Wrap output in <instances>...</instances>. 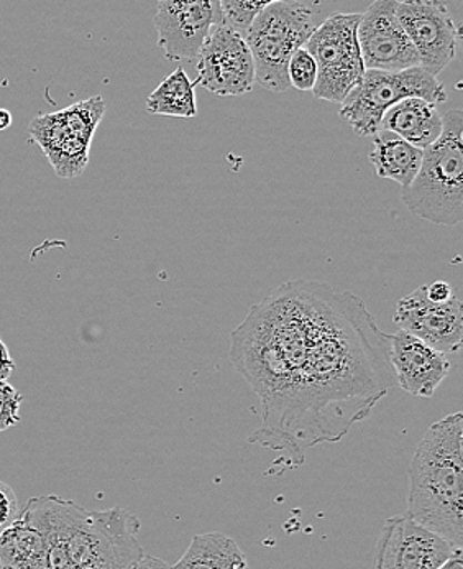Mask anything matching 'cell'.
Returning <instances> with one entry per match:
<instances>
[{"label":"cell","mask_w":463,"mask_h":569,"mask_svg":"<svg viewBox=\"0 0 463 569\" xmlns=\"http://www.w3.org/2000/svg\"><path fill=\"white\" fill-rule=\"evenodd\" d=\"M231 361L260 397L253 445L291 465L335 443L396 386L390 341L365 303L328 283L294 280L252 307L232 332Z\"/></svg>","instance_id":"6da1fadb"},{"label":"cell","mask_w":463,"mask_h":569,"mask_svg":"<svg viewBox=\"0 0 463 569\" xmlns=\"http://www.w3.org/2000/svg\"><path fill=\"white\" fill-rule=\"evenodd\" d=\"M22 512L43 533L50 569H132L145 555L142 523L122 507L89 512L73 500L41 496Z\"/></svg>","instance_id":"7a4b0ae2"},{"label":"cell","mask_w":463,"mask_h":569,"mask_svg":"<svg viewBox=\"0 0 463 569\" xmlns=\"http://www.w3.org/2000/svg\"><path fill=\"white\" fill-rule=\"evenodd\" d=\"M463 415L431 425L410 468L406 516L463 548Z\"/></svg>","instance_id":"3957f363"},{"label":"cell","mask_w":463,"mask_h":569,"mask_svg":"<svg viewBox=\"0 0 463 569\" xmlns=\"http://www.w3.org/2000/svg\"><path fill=\"white\" fill-rule=\"evenodd\" d=\"M463 112L442 116V132L423 150L416 178L401 188V200L413 214L439 226H457L463 219Z\"/></svg>","instance_id":"277c9868"},{"label":"cell","mask_w":463,"mask_h":569,"mask_svg":"<svg viewBox=\"0 0 463 569\" xmlns=\"http://www.w3.org/2000/svg\"><path fill=\"white\" fill-rule=\"evenodd\" d=\"M314 29L311 9L303 3L281 0L263 9L243 33L255 63V82L266 91H288V63Z\"/></svg>","instance_id":"5b68a950"},{"label":"cell","mask_w":463,"mask_h":569,"mask_svg":"<svg viewBox=\"0 0 463 569\" xmlns=\"http://www.w3.org/2000/svg\"><path fill=\"white\" fill-rule=\"evenodd\" d=\"M410 98L441 104L447 101V91L437 77L421 67L403 71L366 70L362 82L342 101L339 114L359 136H376L387 109Z\"/></svg>","instance_id":"8992f818"},{"label":"cell","mask_w":463,"mask_h":569,"mask_svg":"<svg viewBox=\"0 0 463 569\" xmlns=\"http://www.w3.org/2000/svg\"><path fill=\"white\" fill-rule=\"evenodd\" d=\"M362 13H334L315 27L306 44L318 64L315 98L342 104L365 74L356 29Z\"/></svg>","instance_id":"52a82bcc"},{"label":"cell","mask_w":463,"mask_h":569,"mask_svg":"<svg viewBox=\"0 0 463 569\" xmlns=\"http://www.w3.org/2000/svg\"><path fill=\"white\" fill-rule=\"evenodd\" d=\"M104 114V99L95 96L53 114L33 119L30 137L36 140L58 177L77 178L85 170L92 137Z\"/></svg>","instance_id":"ba28073f"},{"label":"cell","mask_w":463,"mask_h":569,"mask_svg":"<svg viewBox=\"0 0 463 569\" xmlns=\"http://www.w3.org/2000/svg\"><path fill=\"white\" fill-rule=\"evenodd\" d=\"M224 23L221 0H158L154 29L168 61H195L209 32Z\"/></svg>","instance_id":"9c48e42d"},{"label":"cell","mask_w":463,"mask_h":569,"mask_svg":"<svg viewBox=\"0 0 463 569\" xmlns=\"http://www.w3.org/2000/svg\"><path fill=\"white\" fill-rule=\"evenodd\" d=\"M195 61V81L212 94L242 96L255 84V63L245 37L225 22L209 32Z\"/></svg>","instance_id":"30bf717a"},{"label":"cell","mask_w":463,"mask_h":569,"mask_svg":"<svg viewBox=\"0 0 463 569\" xmlns=\"http://www.w3.org/2000/svg\"><path fill=\"white\" fill-rule=\"evenodd\" d=\"M396 16L420 54V67L441 74L454 60L461 37L444 0H403Z\"/></svg>","instance_id":"8fae6325"},{"label":"cell","mask_w":463,"mask_h":569,"mask_svg":"<svg viewBox=\"0 0 463 569\" xmlns=\"http://www.w3.org/2000/svg\"><path fill=\"white\" fill-rule=\"evenodd\" d=\"M400 0H375L360 17L356 39L365 70L403 71L420 67V54L397 20Z\"/></svg>","instance_id":"7c38bea8"},{"label":"cell","mask_w":463,"mask_h":569,"mask_svg":"<svg viewBox=\"0 0 463 569\" xmlns=\"http://www.w3.org/2000/svg\"><path fill=\"white\" fill-rule=\"evenodd\" d=\"M462 548L424 529L407 516L383 523L376 543L375 569H439Z\"/></svg>","instance_id":"4fadbf2b"},{"label":"cell","mask_w":463,"mask_h":569,"mask_svg":"<svg viewBox=\"0 0 463 569\" xmlns=\"http://www.w3.org/2000/svg\"><path fill=\"white\" fill-rule=\"evenodd\" d=\"M393 320L401 331L416 336L442 355L461 351L463 307L457 295L444 303H434L425 293V284H421L397 301Z\"/></svg>","instance_id":"5bb4252c"},{"label":"cell","mask_w":463,"mask_h":569,"mask_svg":"<svg viewBox=\"0 0 463 569\" xmlns=\"http://www.w3.org/2000/svg\"><path fill=\"white\" fill-rule=\"evenodd\" d=\"M387 341L396 386L414 397L429 399L434 396L452 369L445 355L401 329L387 335Z\"/></svg>","instance_id":"9a60e30c"},{"label":"cell","mask_w":463,"mask_h":569,"mask_svg":"<svg viewBox=\"0 0 463 569\" xmlns=\"http://www.w3.org/2000/svg\"><path fill=\"white\" fill-rule=\"evenodd\" d=\"M380 130L394 133L417 149H425L442 132V116L437 104L421 98L403 99L387 109Z\"/></svg>","instance_id":"2e32d148"},{"label":"cell","mask_w":463,"mask_h":569,"mask_svg":"<svg viewBox=\"0 0 463 569\" xmlns=\"http://www.w3.org/2000/svg\"><path fill=\"white\" fill-rule=\"evenodd\" d=\"M2 569H50L47 543L39 527L20 512L19 519L0 535Z\"/></svg>","instance_id":"e0dca14e"},{"label":"cell","mask_w":463,"mask_h":569,"mask_svg":"<svg viewBox=\"0 0 463 569\" xmlns=\"http://www.w3.org/2000/svg\"><path fill=\"white\" fill-rule=\"evenodd\" d=\"M170 569H249V560L233 538L211 531L194 535L183 557Z\"/></svg>","instance_id":"ac0fdd59"},{"label":"cell","mask_w":463,"mask_h":569,"mask_svg":"<svg viewBox=\"0 0 463 569\" xmlns=\"http://www.w3.org/2000/svg\"><path fill=\"white\" fill-rule=\"evenodd\" d=\"M379 177L396 181L401 188L411 184L423 162V149L411 146L406 140L387 133L373 136V150L369 156Z\"/></svg>","instance_id":"d6986e66"},{"label":"cell","mask_w":463,"mask_h":569,"mask_svg":"<svg viewBox=\"0 0 463 569\" xmlns=\"http://www.w3.org/2000/svg\"><path fill=\"white\" fill-rule=\"evenodd\" d=\"M195 88H198V81H191L187 71L178 68L149 96L147 111L153 116L195 118L198 116Z\"/></svg>","instance_id":"ffe728a7"},{"label":"cell","mask_w":463,"mask_h":569,"mask_svg":"<svg viewBox=\"0 0 463 569\" xmlns=\"http://www.w3.org/2000/svg\"><path fill=\"white\" fill-rule=\"evenodd\" d=\"M274 2L281 0H221L224 22L243 36L252 20Z\"/></svg>","instance_id":"44dd1931"},{"label":"cell","mask_w":463,"mask_h":569,"mask_svg":"<svg viewBox=\"0 0 463 569\" xmlns=\"http://www.w3.org/2000/svg\"><path fill=\"white\" fill-rule=\"evenodd\" d=\"M288 80L298 91H312L318 80V64L306 47L298 48L288 63Z\"/></svg>","instance_id":"7402d4cb"},{"label":"cell","mask_w":463,"mask_h":569,"mask_svg":"<svg viewBox=\"0 0 463 569\" xmlns=\"http://www.w3.org/2000/svg\"><path fill=\"white\" fill-rule=\"evenodd\" d=\"M23 397L7 380H0V433L20 421Z\"/></svg>","instance_id":"603a6c76"},{"label":"cell","mask_w":463,"mask_h":569,"mask_svg":"<svg viewBox=\"0 0 463 569\" xmlns=\"http://www.w3.org/2000/svg\"><path fill=\"white\" fill-rule=\"evenodd\" d=\"M19 516L20 507L16 490L0 481V535L9 529Z\"/></svg>","instance_id":"cb8c5ba5"},{"label":"cell","mask_w":463,"mask_h":569,"mask_svg":"<svg viewBox=\"0 0 463 569\" xmlns=\"http://www.w3.org/2000/svg\"><path fill=\"white\" fill-rule=\"evenodd\" d=\"M425 293H427L429 300L434 301V303H444V301L451 300L454 297L451 284L444 282V280L425 284Z\"/></svg>","instance_id":"d4e9b609"},{"label":"cell","mask_w":463,"mask_h":569,"mask_svg":"<svg viewBox=\"0 0 463 569\" xmlns=\"http://www.w3.org/2000/svg\"><path fill=\"white\" fill-rule=\"evenodd\" d=\"M13 370H16V361L10 356L6 342L0 339V380L9 379Z\"/></svg>","instance_id":"484cf974"},{"label":"cell","mask_w":463,"mask_h":569,"mask_svg":"<svg viewBox=\"0 0 463 569\" xmlns=\"http://www.w3.org/2000/svg\"><path fill=\"white\" fill-rule=\"evenodd\" d=\"M132 569H170V567L160 558H154L152 555H143L142 560Z\"/></svg>","instance_id":"4316f807"},{"label":"cell","mask_w":463,"mask_h":569,"mask_svg":"<svg viewBox=\"0 0 463 569\" xmlns=\"http://www.w3.org/2000/svg\"><path fill=\"white\" fill-rule=\"evenodd\" d=\"M439 569H463L462 550L455 551V553L452 555L451 558H447Z\"/></svg>","instance_id":"83f0119b"},{"label":"cell","mask_w":463,"mask_h":569,"mask_svg":"<svg viewBox=\"0 0 463 569\" xmlns=\"http://www.w3.org/2000/svg\"><path fill=\"white\" fill-rule=\"evenodd\" d=\"M12 123V116L7 109H0V130L9 129Z\"/></svg>","instance_id":"f1b7e54d"},{"label":"cell","mask_w":463,"mask_h":569,"mask_svg":"<svg viewBox=\"0 0 463 569\" xmlns=\"http://www.w3.org/2000/svg\"><path fill=\"white\" fill-rule=\"evenodd\" d=\"M0 569H2V567H0Z\"/></svg>","instance_id":"f546056e"}]
</instances>
